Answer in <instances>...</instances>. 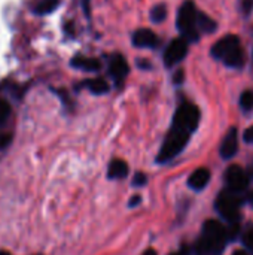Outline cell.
I'll use <instances>...</instances> for the list:
<instances>
[{
  "label": "cell",
  "mask_w": 253,
  "mask_h": 255,
  "mask_svg": "<svg viewBox=\"0 0 253 255\" xmlns=\"http://www.w3.org/2000/svg\"><path fill=\"white\" fill-rule=\"evenodd\" d=\"M210 181V172L209 169L206 167H201V169H197L188 179V184L192 190L195 191H200V190H204L207 187Z\"/></svg>",
  "instance_id": "7c38bea8"
},
{
  "label": "cell",
  "mask_w": 253,
  "mask_h": 255,
  "mask_svg": "<svg viewBox=\"0 0 253 255\" xmlns=\"http://www.w3.org/2000/svg\"><path fill=\"white\" fill-rule=\"evenodd\" d=\"M233 255H248V254H246L245 251H236Z\"/></svg>",
  "instance_id": "f546056e"
},
{
  "label": "cell",
  "mask_w": 253,
  "mask_h": 255,
  "mask_svg": "<svg viewBox=\"0 0 253 255\" xmlns=\"http://www.w3.org/2000/svg\"><path fill=\"white\" fill-rule=\"evenodd\" d=\"M142 255H158V254H157V251H155V250H146V251H145Z\"/></svg>",
  "instance_id": "83f0119b"
},
{
  "label": "cell",
  "mask_w": 253,
  "mask_h": 255,
  "mask_svg": "<svg viewBox=\"0 0 253 255\" xmlns=\"http://www.w3.org/2000/svg\"><path fill=\"white\" fill-rule=\"evenodd\" d=\"M10 139H12L10 134H7V133H0V149L6 148V146L10 143Z\"/></svg>",
  "instance_id": "d4e9b609"
},
{
  "label": "cell",
  "mask_w": 253,
  "mask_h": 255,
  "mask_svg": "<svg viewBox=\"0 0 253 255\" xmlns=\"http://www.w3.org/2000/svg\"><path fill=\"white\" fill-rule=\"evenodd\" d=\"M189 134L191 133H188V131L171 127V130L169 131V134L161 146V151H160L157 160L160 163H166V161H170L171 158H174L177 154H180L189 140Z\"/></svg>",
  "instance_id": "3957f363"
},
{
  "label": "cell",
  "mask_w": 253,
  "mask_h": 255,
  "mask_svg": "<svg viewBox=\"0 0 253 255\" xmlns=\"http://www.w3.org/2000/svg\"><path fill=\"white\" fill-rule=\"evenodd\" d=\"M0 255H10V254H6V253H0Z\"/></svg>",
  "instance_id": "1f68e13d"
},
{
  "label": "cell",
  "mask_w": 253,
  "mask_h": 255,
  "mask_svg": "<svg viewBox=\"0 0 253 255\" xmlns=\"http://www.w3.org/2000/svg\"><path fill=\"white\" fill-rule=\"evenodd\" d=\"M225 182L228 185V188L234 193H240L245 191L249 185V176L248 173L237 164L230 166L225 170Z\"/></svg>",
  "instance_id": "52a82bcc"
},
{
  "label": "cell",
  "mask_w": 253,
  "mask_h": 255,
  "mask_svg": "<svg viewBox=\"0 0 253 255\" xmlns=\"http://www.w3.org/2000/svg\"><path fill=\"white\" fill-rule=\"evenodd\" d=\"M239 149V136H237V128H230L228 133L225 134L222 145H221V155L228 160L231 157H234L237 154Z\"/></svg>",
  "instance_id": "30bf717a"
},
{
  "label": "cell",
  "mask_w": 253,
  "mask_h": 255,
  "mask_svg": "<svg viewBox=\"0 0 253 255\" xmlns=\"http://www.w3.org/2000/svg\"><path fill=\"white\" fill-rule=\"evenodd\" d=\"M60 1L61 0H39L33 6V12L37 15H48L60 6Z\"/></svg>",
  "instance_id": "9a60e30c"
},
{
  "label": "cell",
  "mask_w": 253,
  "mask_h": 255,
  "mask_svg": "<svg viewBox=\"0 0 253 255\" xmlns=\"http://www.w3.org/2000/svg\"><path fill=\"white\" fill-rule=\"evenodd\" d=\"M92 94H104L109 91V84L103 78H95V79H88L84 84Z\"/></svg>",
  "instance_id": "e0dca14e"
},
{
  "label": "cell",
  "mask_w": 253,
  "mask_h": 255,
  "mask_svg": "<svg viewBox=\"0 0 253 255\" xmlns=\"http://www.w3.org/2000/svg\"><path fill=\"white\" fill-rule=\"evenodd\" d=\"M245 60H246V55H245V51H243V48L240 46V48H237L233 54H230L225 60H224V63L228 66V67H233V69H240V67H243V64H245Z\"/></svg>",
  "instance_id": "2e32d148"
},
{
  "label": "cell",
  "mask_w": 253,
  "mask_h": 255,
  "mask_svg": "<svg viewBox=\"0 0 253 255\" xmlns=\"http://www.w3.org/2000/svg\"><path fill=\"white\" fill-rule=\"evenodd\" d=\"M10 112H12V109H10L9 102L0 97V127H3L7 123V120L10 117Z\"/></svg>",
  "instance_id": "ffe728a7"
},
{
  "label": "cell",
  "mask_w": 253,
  "mask_h": 255,
  "mask_svg": "<svg viewBox=\"0 0 253 255\" xmlns=\"http://www.w3.org/2000/svg\"><path fill=\"white\" fill-rule=\"evenodd\" d=\"M140 202H142V197H140V196H134V197L130 200V208H134V206H137Z\"/></svg>",
  "instance_id": "4316f807"
},
{
  "label": "cell",
  "mask_w": 253,
  "mask_h": 255,
  "mask_svg": "<svg viewBox=\"0 0 253 255\" xmlns=\"http://www.w3.org/2000/svg\"><path fill=\"white\" fill-rule=\"evenodd\" d=\"M177 28L182 33V37L195 42L198 40V10L195 7V3L191 0L183 1V4L179 7L177 12Z\"/></svg>",
  "instance_id": "7a4b0ae2"
},
{
  "label": "cell",
  "mask_w": 253,
  "mask_h": 255,
  "mask_svg": "<svg viewBox=\"0 0 253 255\" xmlns=\"http://www.w3.org/2000/svg\"><path fill=\"white\" fill-rule=\"evenodd\" d=\"M245 140L246 142H253V126L245 131Z\"/></svg>",
  "instance_id": "484cf974"
},
{
  "label": "cell",
  "mask_w": 253,
  "mask_h": 255,
  "mask_svg": "<svg viewBox=\"0 0 253 255\" xmlns=\"http://www.w3.org/2000/svg\"><path fill=\"white\" fill-rule=\"evenodd\" d=\"M128 175V164L124 160H113L109 164V170H107V176L110 179H121L125 178Z\"/></svg>",
  "instance_id": "5bb4252c"
},
{
  "label": "cell",
  "mask_w": 253,
  "mask_h": 255,
  "mask_svg": "<svg viewBox=\"0 0 253 255\" xmlns=\"http://www.w3.org/2000/svg\"><path fill=\"white\" fill-rule=\"evenodd\" d=\"M186 254V248H183L182 251H179V253H176V254H171V255H185Z\"/></svg>",
  "instance_id": "f1b7e54d"
},
{
  "label": "cell",
  "mask_w": 253,
  "mask_h": 255,
  "mask_svg": "<svg viewBox=\"0 0 253 255\" xmlns=\"http://www.w3.org/2000/svg\"><path fill=\"white\" fill-rule=\"evenodd\" d=\"M240 39L236 34H228L222 39H219L213 46H212V55L216 60H225L230 54H233L237 48H240Z\"/></svg>",
  "instance_id": "ba28073f"
},
{
  "label": "cell",
  "mask_w": 253,
  "mask_h": 255,
  "mask_svg": "<svg viewBox=\"0 0 253 255\" xmlns=\"http://www.w3.org/2000/svg\"><path fill=\"white\" fill-rule=\"evenodd\" d=\"M198 123H200V109L188 102L182 103L177 108L173 118V127L188 133H192L198 127Z\"/></svg>",
  "instance_id": "5b68a950"
},
{
  "label": "cell",
  "mask_w": 253,
  "mask_h": 255,
  "mask_svg": "<svg viewBox=\"0 0 253 255\" xmlns=\"http://www.w3.org/2000/svg\"><path fill=\"white\" fill-rule=\"evenodd\" d=\"M186 54H188V40L183 37L174 39L170 42V45L164 52V64L167 67H173L179 64L186 57Z\"/></svg>",
  "instance_id": "8992f818"
},
{
  "label": "cell",
  "mask_w": 253,
  "mask_h": 255,
  "mask_svg": "<svg viewBox=\"0 0 253 255\" xmlns=\"http://www.w3.org/2000/svg\"><path fill=\"white\" fill-rule=\"evenodd\" d=\"M146 181H148L146 175H145V173H142V172H137V173L134 175V178H133V185H136V187H142V185H145V184H146Z\"/></svg>",
  "instance_id": "603a6c76"
},
{
  "label": "cell",
  "mask_w": 253,
  "mask_h": 255,
  "mask_svg": "<svg viewBox=\"0 0 253 255\" xmlns=\"http://www.w3.org/2000/svg\"><path fill=\"white\" fill-rule=\"evenodd\" d=\"M130 72V67H128V63L127 60L119 55V54H115L112 58H110V64H109V73L110 76L119 84L125 79V76L128 75Z\"/></svg>",
  "instance_id": "9c48e42d"
},
{
  "label": "cell",
  "mask_w": 253,
  "mask_h": 255,
  "mask_svg": "<svg viewBox=\"0 0 253 255\" xmlns=\"http://www.w3.org/2000/svg\"><path fill=\"white\" fill-rule=\"evenodd\" d=\"M240 106L243 111H252L253 109V91L252 90H246L243 91V94L240 96Z\"/></svg>",
  "instance_id": "44dd1931"
},
{
  "label": "cell",
  "mask_w": 253,
  "mask_h": 255,
  "mask_svg": "<svg viewBox=\"0 0 253 255\" xmlns=\"http://www.w3.org/2000/svg\"><path fill=\"white\" fill-rule=\"evenodd\" d=\"M218 212L221 214V217L224 220H227L230 224L239 223V217H240V199L237 196V193L231 191V190H225L222 191L215 203Z\"/></svg>",
  "instance_id": "277c9868"
},
{
  "label": "cell",
  "mask_w": 253,
  "mask_h": 255,
  "mask_svg": "<svg viewBox=\"0 0 253 255\" xmlns=\"http://www.w3.org/2000/svg\"><path fill=\"white\" fill-rule=\"evenodd\" d=\"M243 242H245V245H246L249 250H252L253 251V226L252 227H249V229L245 232V235H243Z\"/></svg>",
  "instance_id": "7402d4cb"
},
{
  "label": "cell",
  "mask_w": 253,
  "mask_h": 255,
  "mask_svg": "<svg viewBox=\"0 0 253 255\" xmlns=\"http://www.w3.org/2000/svg\"><path fill=\"white\" fill-rule=\"evenodd\" d=\"M251 203H252V205H253V193H252V194H251Z\"/></svg>",
  "instance_id": "4dcf8cb0"
},
{
  "label": "cell",
  "mask_w": 253,
  "mask_h": 255,
  "mask_svg": "<svg viewBox=\"0 0 253 255\" xmlns=\"http://www.w3.org/2000/svg\"><path fill=\"white\" fill-rule=\"evenodd\" d=\"M253 10V0H242V12L245 15H251Z\"/></svg>",
  "instance_id": "cb8c5ba5"
},
{
  "label": "cell",
  "mask_w": 253,
  "mask_h": 255,
  "mask_svg": "<svg viewBox=\"0 0 253 255\" xmlns=\"http://www.w3.org/2000/svg\"><path fill=\"white\" fill-rule=\"evenodd\" d=\"M197 24H198V28H201L204 33H213L218 27L215 19H212L209 15L201 13V12H198V22Z\"/></svg>",
  "instance_id": "ac0fdd59"
},
{
  "label": "cell",
  "mask_w": 253,
  "mask_h": 255,
  "mask_svg": "<svg viewBox=\"0 0 253 255\" xmlns=\"http://www.w3.org/2000/svg\"><path fill=\"white\" fill-rule=\"evenodd\" d=\"M167 16V6L164 3H160L157 6L152 7L151 10V19L154 22H163Z\"/></svg>",
  "instance_id": "d6986e66"
},
{
  "label": "cell",
  "mask_w": 253,
  "mask_h": 255,
  "mask_svg": "<svg viewBox=\"0 0 253 255\" xmlns=\"http://www.w3.org/2000/svg\"><path fill=\"white\" fill-rule=\"evenodd\" d=\"M228 239L227 229L218 220H207L203 226V236L197 244V251L201 255L219 253Z\"/></svg>",
  "instance_id": "6da1fadb"
},
{
  "label": "cell",
  "mask_w": 253,
  "mask_h": 255,
  "mask_svg": "<svg viewBox=\"0 0 253 255\" xmlns=\"http://www.w3.org/2000/svg\"><path fill=\"white\" fill-rule=\"evenodd\" d=\"M72 66L81 70L86 72H97L101 67V63L97 58H89V57H75L72 60Z\"/></svg>",
  "instance_id": "4fadbf2b"
},
{
  "label": "cell",
  "mask_w": 253,
  "mask_h": 255,
  "mask_svg": "<svg viewBox=\"0 0 253 255\" xmlns=\"http://www.w3.org/2000/svg\"><path fill=\"white\" fill-rule=\"evenodd\" d=\"M157 42V34L149 28H140L133 34V43L137 48H154Z\"/></svg>",
  "instance_id": "8fae6325"
}]
</instances>
